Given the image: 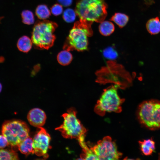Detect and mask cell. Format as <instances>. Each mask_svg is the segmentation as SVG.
<instances>
[{"label": "cell", "instance_id": "cell-1", "mask_svg": "<svg viewBox=\"0 0 160 160\" xmlns=\"http://www.w3.org/2000/svg\"><path fill=\"white\" fill-rule=\"evenodd\" d=\"M107 6L104 0H79L75 12L79 21L89 28L94 22L101 23L107 15Z\"/></svg>", "mask_w": 160, "mask_h": 160}, {"label": "cell", "instance_id": "cell-2", "mask_svg": "<svg viewBox=\"0 0 160 160\" xmlns=\"http://www.w3.org/2000/svg\"><path fill=\"white\" fill-rule=\"evenodd\" d=\"M137 115L140 124L148 129L160 128V101L150 99L142 102L138 106Z\"/></svg>", "mask_w": 160, "mask_h": 160}, {"label": "cell", "instance_id": "cell-3", "mask_svg": "<svg viewBox=\"0 0 160 160\" xmlns=\"http://www.w3.org/2000/svg\"><path fill=\"white\" fill-rule=\"evenodd\" d=\"M76 114L74 108H69L67 112L62 115L64 119L63 124L55 130L61 132L65 138L77 140L80 145L85 142L87 130L77 118Z\"/></svg>", "mask_w": 160, "mask_h": 160}, {"label": "cell", "instance_id": "cell-4", "mask_svg": "<svg viewBox=\"0 0 160 160\" xmlns=\"http://www.w3.org/2000/svg\"><path fill=\"white\" fill-rule=\"evenodd\" d=\"M91 28L80 21L75 22L63 46V49L68 51L74 49L79 51L86 50L88 48V37L92 34Z\"/></svg>", "mask_w": 160, "mask_h": 160}, {"label": "cell", "instance_id": "cell-5", "mask_svg": "<svg viewBox=\"0 0 160 160\" xmlns=\"http://www.w3.org/2000/svg\"><path fill=\"white\" fill-rule=\"evenodd\" d=\"M57 27L56 23L49 20L36 23L32 31V43L39 48L48 49L54 44L55 39L54 33Z\"/></svg>", "mask_w": 160, "mask_h": 160}, {"label": "cell", "instance_id": "cell-6", "mask_svg": "<svg viewBox=\"0 0 160 160\" xmlns=\"http://www.w3.org/2000/svg\"><path fill=\"white\" fill-rule=\"evenodd\" d=\"M124 101L119 97L115 87H110L103 92L95 107L94 111L101 116H104L107 112L120 113Z\"/></svg>", "mask_w": 160, "mask_h": 160}, {"label": "cell", "instance_id": "cell-7", "mask_svg": "<svg viewBox=\"0 0 160 160\" xmlns=\"http://www.w3.org/2000/svg\"><path fill=\"white\" fill-rule=\"evenodd\" d=\"M29 129L26 124L20 120L13 119L6 121L1 128V133L7 140L9 145L17 147L28 137Z\"/></svg>", "mask_w": 160, "mask_h": 160}, {"label": "cell", "instance_id": "cell-8", "mask_svg": "<svg viewBox=\"0 0 160 160\" xmlns=\"http://www.w3.org/2000/svg\"><path fill=\"white\" fill-rule=\"evenodd\" d=\"M90 148L99 160H118L122 156V153L118 151L115 143L109 136L105 137Z\"/></svg>", "mask_w": 160, "mask_h": 160}, {"label": "cell", "instance_id": "cell-9", "mask_svg": "<svg viewBox=\"0 0 160 160\" xmlns=\"http://www.w3.org/2000/svg\"><path fill=\"white\" fill-rule=\"evenodd\" d=\"M39 131L33 139V146L34 153L37 156L48 157L47 154L51 138L46 130L41 127H38Z\"/></svg>", "mask_w": 160, "mask_h": 160}, {"label": "cell", "instance_id": "cell-10", "mask_svg": "<svg viewBox=\"0 0 160 160\" xmlns=\"http://www.w3.org/2000/svg\"><path fill=\"white\" fill-rule=\"evenodd\" d=\"M27 119L29 123L36 127H40L45 124L46 116L45 112L38 108H33L28 112Z\"/></svg>", "mask_w": 160, "mask_h": 160}, {"label": "cell", "instance_id": "cell-11", "mask_svg": "<svg viewBox=\"0 0 160 160\" xmlns=\"http://www.w3.org/2000/svg\"><path fill=\"white\" fill-rule=\"evenodd\" d=\"M140 150L145 156L151 155L155 149V142L152 138L139 141Z\"/></svg>", "mask_w": 160, "mask_h": 160}, {"label": "cell", "instance_id": "cell-12", "mask_svg": "<svg viewBox=\"0 0 160 160\" xmlns=\"http://www.w3.org/2000/svg\"><path fill=\"white\" fill-rule=\"evenodd\" d=\"M18 148L22 153L26 155L34 153L33 139L29 136L19 144Z\"/></svg>", "mask_w": 160, "mask_h": 160}, {"label": "cell", "instance_id": "cell-13", "mask_svg": "<svg viewBox=\"0 0 160 160\" xmlns=\"http://www.w3.org/2000/svg\"><path fill=\"white\" fill-rule=\"evenodd\" d=\"M146 28L151 34L155 35L160 32V20L158 17L149 20L146 23Z\"/></svg>", "mask_w": 160, "mask_h": 160}, {"label": "cell", "instance_id": "cell-14", "mask_svg": "<svg viewBox=\"0 0 160 160\" xmlns=\"http://www.w3.org/2000/svg\"><path fill=\"white\" fill-rule=\"evenodd\" d=\"M17 46L20 51L24 52H27L31 48L32 41L28 37L23 36L19 39Z\"/></svg>", "mask_w": 160, "mask_h": 160}, {"label": "cell", "instance_id": "cell-15", "mask_svg": "<svg viewBox=\"0 0 160 160\" xmlns=\"http://www.w3.org/2000/svg\"><path fill=\"white\" fill-rule=\"evenodd\" d=\"M57 59L60 64L66 65L71 63L73 59V56L69 51L64 49L58 53Z\"/></svg>", "mask_w": 160, "mask_h": 160}, {"label": "cell", "instance_id": "cell-16", "mask_svg": "<svg viewBox=\"0 0 160 160\" xmlns=\"http://www.w3.org/2000/svg\"><path fill=\"white\" fill-rule=\"evenodd\" d=\"M99 29L101 34L104 36H108L113 33L115 28L114 25L111 22L103 21L101 22Z\"/></svg>", "mask_w": 160, "mask_h": 160}, {"label": "cell", "instance_id": "cell-17", "mask_svg": "<svg viewBox=\"0 0 160 160\" xmlns=\"http://www.w3.org/2000/svg\"><path fill=\"white\" fill-rule=\"evenodd\" d=\"M17 153L12 149L0 148V160L19 159Z\"/></svg>", "mask_w": 160, "mask_h": 160}, {"label": "cell", "instance_id": "cell-18", "mask_svg": "<svg viewBox=\"0 0 160 160\" xmlns=\"http://www.w3.org/2000/svg\"><path fill=\"white\" fill-rule=\"evenodd\" d=\"M111 20L114 22L119 27L122 28L127 23L129 20V17L124 14L116 13L111 17Z\"/></svg>", "mask_w": 160, "mask_h": 160}, {"label": "cell", "instance_id": "cell-19", "mask_svg": "<svg viewBox=\"0 0 160 160\" xmlns=\"http://www.w3.org/2000/svg\"><path fill=\"white\" fill-rule=\"evenodd\" d=\"M36 14L40 19L44 20L48 18L50 15V12L47 7L43 4L38 6L36 10Z\"/></svg>", "mask_w": 160, "mask_h": 160}, {"label": "cell", "instance_id": "cell-20", "mask_svg": "<svg viewBox=\"0 0 160 160\" xmlns=\"http://www.w3.org/2000/svg\"><path fill=\"white\" fill-rule=\"evenodd\" d=\"M84 153L81 155V159L83 160H99L97 156L92 149L87 145L82 148Z\"/></svg>", "mask_w": 160, "mask_h": 160}, {"label": "cell", "instance_id": "cell-21", "mask_svg": "<svg viewBox=\"0 0 160 160\" xmlns=\"http://www.w3.org/2000/svg\"><path fill=\"white\" fill-rule=\"evenodd\" d=\"M22 22L24 24L31 25L34 22V17L33 13L28 10L23 11L21 14Z\"/></svg>", "mask_w": 160, "mask_h": 160}, {"label": "cell", "instance_id": "cell-22", "mask_svg": "<svg viewBox=\"0 0 160 160\" xmlns=\"http://www.w3.org/2000/svg\"><path fill=\"white\" fill-rule=\"evenodd\" d=\"M76 13L73 9L68 8L64 12L63 18L67 22L71 23L73 22L76 18Z\"/></svg>", "mask_w": 160, "mask_h": 160}, {"label": "cell", "instance_id": "cell-23", "mask_svg": "<svg viewBox=\"0 0 160 160\" xmlns=\"http://www.w3.org/2000/svg\"><path fill=\"white\" fill-rule=\"evenodd\" d=\"M63 11V9L62 5L58 4H54L51 8V13L55 16L60 15Z\"/></svg>", "mask_w": 160, "mask_h": 160}, {"label": "cell", "instance_id": "cell-24", "mask_svg": "<svg viewBox=\"0 0 160 160\" xmlns=\"http://www.w3.org/2000/svg\"><path fill=\"white\" fill-rule=\"evenodd\" d=\"M104 53L106 57L109 59L114 58L116 56V53L115 51L111 48L105 49Z\"/></svg>", "mask_w": 160, "mask_h": 160}, {"label": "cell", "instance_id": "cell-25", "mask_svg": "<svg viewBox=\"0 0 160 160\" xmlns=\"http://www.w3.org/2000/svg\"><path fill=\"white\" fill-rule=\"evenodd\" d=\"M9 145L7 140L3 135H0V148H3Z\"/></svg>", "mask_w": 160, "mask_h": 160}, {"label": "cell", "instance_id": "cell-26", "mask_svg": "<svg viewBox=\"0 0 160 160\" xmlns=\"http://www.w3.org/2000/svg\"><path fill=\"white\" fill-rule=\"evenodd\" d=\"M58 2L64 7H68L72 4V0H57Z\"/></svg>", "mask_w": 160, "mask_h": 160}, {"label": "cell", "instance_id": "cell-27", "mask_svg": "<svg viewBox=\"0 0 160 160\" xmlns=\"http://www.w3.org/2000/svg\"><path fill=\"white\" fill-rule=\"evenodd\" d=\"M145 3L147 4H151L154 1V0H145Z\"/></svg>", "mask_w": 160, "mask_h": 160}, {"label": "cell", "instance_id": "cell-28", "mask_svg": "<svg viewBox=\"0 0 160 160\" xmlns=\"http://www.w3.org/2000/svg\"><path fill=\"white\" fill-rule=\"evenodd\" d=\"M5 60L4 58L2 56H0V63H3Z\"/></svg>", "mask_w": 160, "mask_h": 160}, {"label": "cell", "instance_id": "cell-29", "mask_svg": "<svg viewBox=\"0 0 160 160\" xmlns=\"http://www.w3.org/2000/svg\"><path fill=\"white\" fill-rule=\"evenodd\" d=\"M2 86L0 82V93L2 91Z\"/></svg>", "mask_w": 160, "mask_h": 160}, {"label": "cell", "instance_id": "cell-30", "mask_svg": "<svg viewBox=\"0 0 160 160\" xmlns=\"http://www.w3.org/2000/svg\"><path fill=\"white\" fill-rule=\"evenodd\" d=\"M4 18V16H1L0 17V24L1 23V20L3 19Z\"/></svg>", "mask_w": 160, "mask_h": 160}]
</instances>
